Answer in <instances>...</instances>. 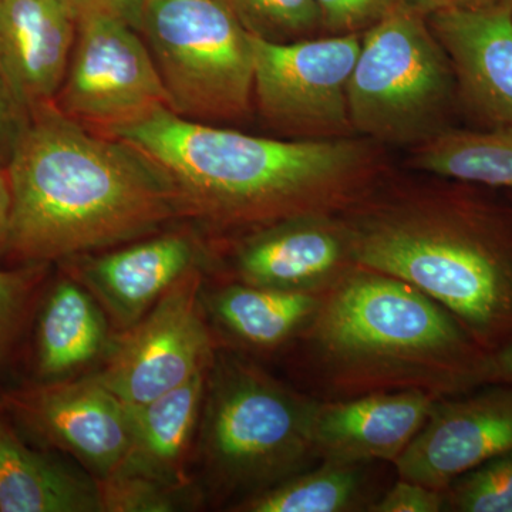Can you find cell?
Returning <instances> with one entry per match:
<instances>
[{
  "mask_svg": "<svg viewBox=\"0 0 512 512\" xmlns=\"http://www.w3.org/2000/svg\"><path fill=\"white\" fill-rule=\"evenodd\" d=\"M5 406L39 439L79 460L93 478L113 473L130 450L127 406L94 375L37 382L6 394Z\"/></svg>",
  "mask_w": 512,
  "mask_h": 512,
  "instance_id": "obj_11",
  "label": "cell"
},
{
  "mask_svg": "<svg viewBox=\"0 0 512 512\" xmlns=\"http://www.w3.org/2000/svg\"><path fill=\"white\" fill-rule=\"evenodd\" d=\"M207 375L208 369L151 402L127 406L131 444L117 468L187 490L188 456L200 427Z\"/></svg>",
  "mask_w": 512,
  "mask_h": 512,
  "instance_id": "obj_19",
  "label": "cell"
},
{
  "mask_svg": "<svg viewBox=\"0 0 512 512\" xmlns=\"http://www.w3.org/2000/svg\"><path fill=\"white\" fill-rule=\"evenodd\" d=\"M201 248L191 235L168 232L99 255L67 259V275L92 293L111 326L126 332L168 289L200 265Z\"/></svg>",
  "mask_w": 512,
  "mask_h": 512,
  "instance_id": "obj_15",
  "label": "cell"
},
{
  "mask_svg": "<svg viewBox=\"0 0 512 512\" xmlns=\"http://www.w3.org/2000/svg\"><path fill=\"white\" fill-rule=\"evenodd\" d=\"M76 33L73 0H0V74L23 116L55 101Z\"/></svg>",
  "mask_w": 512,
  "mask_h": 512,
  "instance_id": "obj_16",
  "label": "cell"
},
{
  "mask_svg": "<svg viewBox=\"0 0 512 512\" xmlns=\"http://www.w3.org/2000/svg\"><path fill=\"white\" fill-rule=\"evenodd\" d=\"M249 35L288 43L322 36L315 0H217Z\"/></svg>",
  "mask_w": 512,
  "mask_h": 512,
  "instance_id": "obj_24",
  "label": "cell"
},
{
  "mask_svg": "<svg viewBox=\"0 0 512 512\" xmlns=\"http://www.w3.org/2000/svg\"><path fill=\"white\" fill-rule=\"evenodd\" d=\"M410 6L419 10L424 16H430L431 13L437 10L447 8V6L454 5V0H406Z\"/></svg>",
  "mask_w": 512,
  "mask_h": 512,
  "instance_id": "obj_34",
  "label": "cell"
},
{
  "mask_svg": "<svg viewBox=\"0 0 512 512\" xmlns=\"http://www.w3.org/2000/svg\"><path fill=\"white\" fill-rule=\"evenodd\" d=\"M362 35L274 43L252 36L254 104L272 127L302 140L355 137L348 86Z\"/></svg>",
  "mask_w": 512,
  "mask_h": 512,
  "instance_id": "obj_9",
  "label": "cell"
},
{
  "mask_svg": "<svg viewBox=\"0 0 512 512\" xmlns=\"http://www.w3.org/2000/svg\"><path fill=\"white\" fill-rule=\"evenodd\" d=\"M160 171L180 217L241 235L286 218L343 214L376 190V143L275 140L183 119L170 109L109 134Z\"/></svg>",
  "mask_w": 512,
  "mask_h": 512,
  "instance_id": "obj_1",
  "label": "cell"
},
{
  "mask_svg": "<svg viewBox=\"0 0 512 512\" xmlns=\"http://www.w3.org/2000/svg\"><path fill=\"white\" fill-rule=\"evenodd\" d=\"M458 101L450 60L429 19L406 0L362 33L348 86L357 137L419 147L448 130Z\"/></svg>",
  "mask_w": 512,
  "mask_h": 512,
  "instance_id": "obj_6",
  "label": "cell"
},
{
  "mask_svg": "<svg viewBox=\"0 0 512 512\" xmlns=\"http://www.w3.org/2000/svg\"><path fill=\"white\" fill-rule=\"evenodd\" d=\"M138 32L173 113L215 126L251 114L252 36L217 0H146Z\"/></svg>",
  "mask_w": 512,
  "mask_h": 512,
  "instance_id": "obj_7",
  "label": "cell"
},
{
  "mask_svg": "<svg viewBox=\"0 0 512 512\" xmlns=\"http://www.w3.org/2000/svg\"><path fill=\"white\" fill-rule=\"evenodd\" d=\"M303 392L320 402L421 390L457 396L488 384L490 353L426 293L356 265L322 293L292 340Z\"/></svg>",
  "mask_w": 512,
  "mask_h": 512,
  "instance_id": "obj_3",
  "label": "cell"
},
{
  "mask_svg": "<svg viewBox=\"0 0 512 512\" xmlns=\"http://www.w3.org/2000/svg\"><path fill=\"white\" fill-rule=\"evenodd\" d=\"M440 397L421 390L367 394L319 402L313 444L319 461L394 463Z\"/></svg>",
  "mask_w": 512,
  "mask_h": 512,
  "instance_id": "obj_17",
  "label": "cell"
},
{
  "mask_svg": "<svg viewBox=\"0 0 512 512\" xmlns=\"http://www.w3.org/2000/svg\"><path fill=\"white\" fill-rule=\"evenodd\" d=\"M10 221H12V191L6 167L0 165V258L8 255Z\"/></svg>",
  "mask_w": 512,
  "mask_h": 512,
  "instance_id": "obj_32",
  "label": "cell"
},
{
  "mask_svg": "<svg viewBox=\"0 0 512 512\" xmlns=\"http://www.w3.org/2000/svg\"><path fill=\"white\" fill-rule=\"evenodd\" d=\"M501 2V0H454V5L478 6L487 5V3Z\"/></svg>",
  "mask_w": 512,
  "mask_h": 512,
  "instance_id": "obj_35",
  "label": "cell"
},
{
  "mask_svg": "<svg viewBox=\"0 0 512 512\" xmlns=\"http://www.w3.org/2000/svg\"><path fill=\"white\" fill-rule=\"evenodd\" d=\"M377 188L342 214L356 264L426 293L488 353L510 345L512 208L470 188Z\"/></svg>",
  "mask_w": 512,
  "mask_h": 512,
  "instance_id": "obj_4",
  "label": "cell"
},
{
  "mask_svg": "<svg viewBox=\"0 0 512 512\" xmlns=\"http://www.w3.org/2000/svg\"><path fill=\"white\" fill-rule=\"evenodd\" d=\"M100 512H170L183 507L185 490L153 478L117 468L109 476L94 478Z\"/></svg>",
  "mask_w": 512,
  "mask_h": 512,
  "instance_id": "obj_26",
  "label": "cell"
},
{
  "mask_svg": "<svg viewBox=\"0 0 512 512\" xmlns=\"http://www.w3.org/2000/svg\"><path fill=\"white\" fill-rule=\"evenodd\" d=\"M342 214H306L241 235L231 254L234 281L323 293L356 266Z\"/></svg>",
  "mask_w": 512,
  "mask_h": 512,
  "instance_id": "obj_13",
  "label": "cell"
},
{
  "mask_svg": "<svg viewBox=\"0 0 512 512\" xmlns=\"http://www.w3.org/2000/svg\"><path fill=\"white\" fill-rule=\"evenodd\" d=\"M26 117L0 74V165L6 167Z\"/></svg>",
  "mask_w": 512,
  "mask_h": 512,
  "instance_id": "obj_30",
  "label": "cell"
},
{
  "mask_svg": "<svg viewBox=\"0 0 512 512\" xmlns=\"http://www.w3.org/2000/svg\"><path fill=\"white\" fill-rule=\"evenodd\" d=\"M0 512H100L96 480L32 450L0 424Z\"/></svg>",
  "mask_w": 512,
  "mask_h": 512,
  "instance_id": "obj_21",
  "label": "cell"
},
{
  "mask_svg": "<svg viewBox=\"0 0 512 512\" xmlns=\"http://www.w3.org/2000/svg\"><path fill=\"white\" fill-rule=\"evenodd\" d=\"M427 19L450 60L458 100L491 127L512 126V0L451 5Z\"/></svg>",
  "mask_w": 512,
  "mask_h": 512,
  "instance_id": "obj_14",
  "label": "cell"
},
{
  "mask_svg": "<svg viewBox=\"0 0 512 512\" xmlns=\"http://www.w3.org/2000/svg\"><path fill=\"white\" fill-rule=\"evenodd\" d=\"M446 511L444 491L400 478L375 503L369 512H440Z\"/></svg>",
  "mask_w": 512,
  "mask_h": 512,
  "instance_id": "obj_29",
  "label": "cell"
},
{
  "mask_svg": "<svg viewBox=\"0 0 512 512\" xmlns=\"http://www.w3.org/2000/svg\"><path fill=\"white\" fill-rule=\"evenodd\" d=\"M320 461L288 480L234 504L238 512L369 511L375 503L372 466Z\"/></svg>",
  "mask_w": 512,
  "mask_h": 512,
  "instance_id": "obj_22",
  "label": "cell"
},
{
  "mask_svg": "<svg viewBox=\"0 0 512 512\" xmlns=\"http://www.w3.org/2000/svg\"><path fill=\"white\" fill-rule=\"evenodd\" d=\"M413 167L458 183L512 191V126L448 128L414 147Z\"/></svg>",
  "mask_w": 512,
  "mask_h": 512,
  "instance_id": "obj_23",
  "label": "cell"
},
{
  "mask_svg": "<svg viewBox=\"0 0 512 512\" xmlns=\"http://www.w3.org/2000/svg\"><path fill=\"white\" fill-rule=\"evenodd\" d=\"M512 447V386L485 384L440 397L394 461L397 476L444 491L456 478Z\"/></svg>",
  "mask_w": 512,
  "mask_h": 512,
  "instance_id": "obj_12",
  "label": "cell"
},
{
  "mask_svg": "<svg viewBox=\"0 0 512 512\" xmlns=\"http://www.w3.org/2000/svg\"><path fill=\"white\" fill-rule=\"evenodd\" d=\"M6 171L8 256L22 265L137 241L180 217L167 181L147 157L80 126L53 103L26 117Z\"/></svg>",
  "mask_w": 512,
  "mask_h": 512,
  "instance_id": "obj_2",
  "label": "cell"
},
{
  "mask_svg": "<svg viewBox=\"0 0 512 512\" xmlns=\"http://www.w3.org/2000/svg\"><path fill=\"white\" fill-rule=\"evenodd\" d=\"M444 495L446 511L512 512V447L456 478Z\"/></svg>",
  "mask_w": 512,
  "mask_h": 512,
  "instance_id": "obj_25",
  "label": "cell"
},
{
  "mask_svg": "<svg viewBox=\"0 0 512 512\" xmlns=\"http://www.w3.org/2000/svg\"><path fill=\"white\" fill-rule=\"evenodd\" d=\"M402 0H315L323 36L362 35Z\"/></svg>",
  "mask_w": 512,
  "mask_h": 512,
  "instance_id": "obj_28",
  "label": "cell"
},
{
  "mask_svg": "<svg viewBox=\"0 0 512 512\" xmlns=\"http://www.w3.org/2000/svg\"><path fill=\"white\" fill-rule=\"evenodd\" d=\"M319 402L247 357L214 352L198 427L212 490L239 503L315 466Z\"/></svg>",
  "mask_w": 512,
  "mask_h": 512,
  "instance_id": "obj_5",
  "label": "cell"
},
{
  "mask_svg": "<svg viewBox=\"0 0 512 512\" xmlns=\"http://www.w3.org/2000/svg\"><path fill=\"white\" fill-rule=\"evenodd\" d=\"M53 104L99 134L170 109L144 37L126 20L96 10L77 12L76 42Z\"/></svg>",
  "mask_w": 512,
  "mask_h": 512,
  "instance_id": "obj_8",
  "label": "cell"
},
{
  "mask_svg": "<svg viewBox=\"0 0 512 512\" xmlns=\"http://www.w3.org/2000/svg\"><path fill=\"white\" fill-rule=\"evenodd\" d=\"M74 8L79 10H96L126 20L138 30L141 10L146 0H73Z\"/></svg>",
  "mask_w": 512,
  "mask_h": 512,
  "instance_id": "obj_31",
  "label": "cell"
},
{
  "mask_svg": "<svg viewBox=\"0 0 512 512\" xmlns=\"http://www.w3.org/2000/svg\"><path fill=\"white\" fill-rule=\"evenodd\" d=\"M35 373L39 383L76 377L110 352V320L82 284L66 275L37 309Z\"/></svg>",
  "mask_w": 512,
  "mask_h": 512,
  "instance_id": "obj_18",
  "label": "cell"
},
{
  "mask_svg": "<svg viewBox=\"0 0 512 512\" xmlns=\"http://www.w3.org/2000/svg\"><path fill=\"white\" fill-rule=\"evenodd\" d=\"M49 264L0 269V362L18 345L35 311Z\"/></svg>",
  "mask_w": 512,
  "mask_h": 512,
  "instance_id": "obj_27",
  "label": "cell"
},
{
  "mask_svg": "<svg viewBox=\"0 0 512 512\" xmlns=\"http://www.w3.org/2000/svg\"><path fill=\"white\" fill-rule=\"evenodd\" d=\"M488 384L512 386V343L490 353Z\"/></svg>",
  "mask_w": 512,
  "mask_h": 512,
  "instance_id": "obj_33",
  "label": "cell"
},
{
  "mask_svg": "<svg viewBox=\"0 0 512 512\" xmlns=\"http://www.w3.org/2000/svg\"><path fill=\"white\" fill-rule=\"evenodd\" d=\"M214 352L195 266L113 342L94 376L126 406H141L205 372Z\"/></svg>",
  "mask_w": 512,
  "mask_h": 512,
  "instance_id": "obj_10",
  "label": "cell"
},
{
  "mask_svg": "<svg viewBox=\"0 0 512 512\" xmlns=\"http://www.w3.org/2000/svg\"><path fill=\"white\" fill-rule=\"evenodd\" d=\"M322 293L289 292L231 281L214 289L205 311L232 342L251 352H275L301 333Z\"/></svg>",
  "mask_w": 512,
  "mask_h": 512,
  "instance_id": "obj_20",
  "label": "cell"
}]
</instances>
